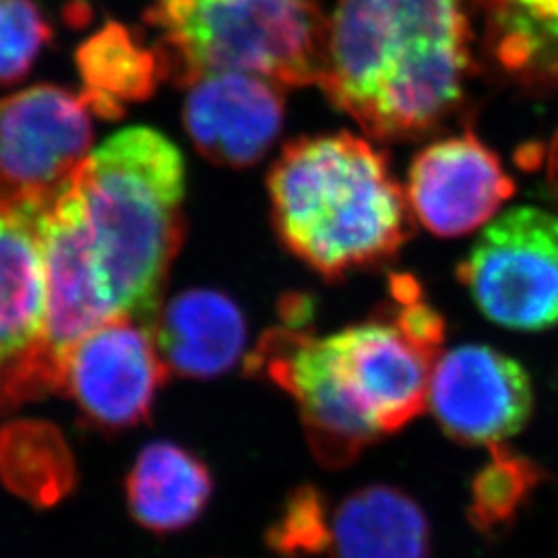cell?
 I'll return each mask as SVG.
<instances>
[{"instance_id":"10","label":"cell","mask_w":558,"mask_h":558,"mask_svg":"<svg viewBox=\"0 0 558 558\" xmlns=\"http://www.w3.org/2000/svg\"><path fill=\"white\" fill-rule=\"evenodd\" d=\"M534 401V385L523 364L480 343L440 354L428 393V405L445 435L488 449L505 445L527 426Z\"/></svg>"},{"instance_id":"2","label":"cell","mask_w":558,"mask_h":558,"mask_svg":"<svg viewBox=\"0 0 558 558\" xmlns=\"http://www.w3.org/2000/svg\"><path fill=\"white\" fill-rule=\"evenodd\" d=\"M184 193L179 147L156 129L131 126L101 143L52 195L119 317H156L184 240Z\"/></svg>"},{"instance_id":"14","label":"cell","mask_w":558,"mask_h":558,"mask_svg":"<svg viewBox=\"0 0 558 558\" xmlns=\"http://www.w3.org/2000/svg\"><path fill=\"white\" fill-rule=\"evenodd\" d=\"M149 331L168 371L184 379H216L228 373L246 343V320L239 304L199 288L161 304Z\"/></svg>"},{"instance_id":"23","label":"cell","mask_w":558,"mask_h":558,"mask_svg":"<svg viewBox=\"0 0 558 558\" xmlns=\"http://www.w3.org/2000/svg\"><path fill=\"white\" fill-rule=\"evenodd\" d=\"M546 172H548V184H550V191L555 193V197L558 199V131L557 135H555V140L550 143V149H548Z\"/></svg>"},{"instance_id":"21","label":"cell","mask_w":558,"mask_h":558,"mask_svg":"<svg viewBox=\"0 0 558 558\" xmlns=\"http://www.w3.org/2000/svg\"><path fill=\"white\" fill-rule=\"evenodd\" d=\"M52 40V27L36 0H0V85L25 80Z\"/></svg>"},{"instance_id":"5","label":"cell","mask_w":558,"mask_h":558,"mask_svg":"<svg viewBox=\"0 0 558 558\" xmlns=\"http://www.w3.org/2000/svg\"><path fill=\"white\" fill-rule=\"evenodd\" d=\"M50 197L0 182V414L59 393L44 242Z\"/></svg>"},{"instance_id":"7","label":"cell","mask_w":558,"mask_h":558,"mask_svg":"<svg viewBox=\"0 0 558 558\" xmlns=\"http://www.w3.org/2000/svg\"><path fill=\"white\" fill-rule=\"evenodd\" d=\"M323 350L341 398L379 439L428 405L440 354L412 338L387 306L373 319L323 338Z\"/></svg>"},{"instance_id":"19","label":"cell","mask_w":558,"mask_h":558,"mask_svg":"<svg viewBox=\"0 0 558 558\" xmlns=\"http://www.w3.org/2000/svg\"><path fill=\"white\" fill-rule=\"evenodd\" d=\"M0 478L23 499L52 505L73 490L75 461L57 428L13 422L0 433Z\"/></svg>"},{"instance_id":"17","label":"cell","mask_w":558,"mask_h":558,"mask_svg":"<svg viewBox=\"0 0 558 558\" xmlns=\"http://www.w3.org/2000/svg\"><path fill=\"white\" fill-rule=\"evenodd\" d=\"M83 96L100 119H120L133 101L154 96L168 75L160 48H145L120 23H106L81 44L75 54Z\"/></svg>"},{"instance_id":"22","label":"cell","mask_w":558,"mask_h":558,"mask_svg":"<svg viewBox=\"0 0 558 558\" xmlns=\"http://www.w3.org/2000/svg\"><path fill=\"white\" fill-rule=\"evenodd\" d=\"M331 507L315 486H300L269 530V544L286 557L325 553Z\"/></svg>"},{"instance_id":"1","label":"cell","mask_w":558,"mask_h":558,"mask_svg":"<svg viewBox=\"0 0 558 558\" xmlns=\"http://www.w3.org/2000/svg\"><path fill=\"white\" fill-rule=\"evenodd\" d=\"M480 0H338L320 87L380 141L416 140L458 108L474 73Z\"/></svg>"},{"instance_id":"12","label":"cell","mask_w":558,"mask_h":558,"mask_svg":"<svg viewBox=\"0 0 558 558\" xmlns=\"http://www.w3.org/2000/svg\"><path fill=\"white\" fill-rule=\"evenodd\" d=\"M513 193L515 182L497 154L472 133L430 143L408 174L412 214L442 239L476 232L495 220Z\"/></svg>"},{"instance_id":"16","label":"cell","mask_w":558,"mask_h":558,"mask_svg":"<svg viewBox=\"0 0 558 558\" xmlns=\"http://www.w3.org/2000/svg\"><path fill=\"white\" fill-rule=\"evenodd\" d=\"M126 505L141 527L172 534L201 518L214 495V478L203 459L170 440H154L126 476Z\"/></svg>"},{"instance_id":"18","label":"cell","mask_w":558,"mask_h":558,"mask_svg":"<svg viewBox=\"0 0 558 558\" xmlns=\"http://www.w3.org/2000/svg\"><path fill=\"white\" fill-rule=\"evenodd\" d=\"M486 46L523 87L557 92L558 0H486Z\"/></svg>"},{"instance_id":"6","label":"cell","mask_w":558,"mask_h":558,"mask_svg":"<svg viewBox=\"0 0 558 558\" xmlns=\"http://www.w3.org/2000/svg\"><path fill=\"white\" fill-rule=\"evenodd\" d=\"M458 278L480 313L511 331L558 325V214L513 207L488 221Z\"/></svg>"},{"instance_id":"3","label":"cell","mask_w":558,"mask_h":558,"mask_svg":"<svg viewBox=\"0 0 558 558\" xmlns=\"http://www.w3.org/2000/svg\"><path fill=\"white\" fill-rule=\"evenodd\" d=\"M267 189L279 240L323 278L379 267L414 232L408 193L385 154L350 133L286 145Z\"/></svg>"},{"instance_id":"13","label":"cell","mask_w":558,"mask_h":558,"mask_svg":"<svg viewBox=\"0 0 558 558\" xmlns=\"http://www.w3.org/2000/svg\"><path fill=\"white\" fill-rule=\"evenodd\" d=\"M184 126L207 160L248 168L263 160L283 124L281 85L251 73L216 71L182 83Z\"/></svg>"},{"instance_id":"4","label":"cell","mask_w":558,"mask_h":558,"mask_svg":"<svg viewBox=\"0 0 558 558\" xmlns=\"http://www.w3.org/2000/svg\"><path fill=\"white\" fill-rule=\"evenodd\" d=\"M147 21L180 83L239 71L281 87L320 83L327 25L317 0H156Z\"/></svg>"},{"instance_id":"9","label":"cell","mask_w":558,"mask_h":558,"mask_svg":"<svg viewBox=\"0 0 558 558\" xmlns=\"http://www.w3.org/2000/svg\"><path fill=\"white\" fill-rule=\"evenodd\" d=\"M94 110L83 94L40 83L0 100V182L54 195L92 154Z\"/></svg>"},{"instance_id":"11","label":"cell","mask_w":558,"mask_h":558,"mask_svg":"<svg viewBox=\"0 0 558 558\" xmlns=\"http://www.w3.org/2000/svg\"><path fill=\"white\" fill-rule=\"evenodd\" d=\"M246 375L271 380L299 405L306 440L325 468H345L379 437L341 398L323 338L304 327L267 331L246 360Z\"/></svg>"},{"instance_id":"8","label":"cell","mask_w":558,"mask_h":558,"mask_svg":"<svg viewBox=\"0 0 558 558\" xmlns=\"http://www.w3.org/2000/svg\"><path fill=\"white\" fill-rule=\"evenodd\" d=\"M168 375L149 327L117 317L69 350L59 391L75 401L94 428L122 433L149 418Z\"/></svg>"},{"instance_id":"20","label":"cell","mask_w":558,"mask_h":558,"mask_svg":"<svg viewBox=\"0 0 558 558\" xmlns=\"http://www.w3.org/2000/svg\"><path fill=\"white\" fill-rule=\"evenodd\" d=\"M538 482L536 463L513 453L505 445L490 447V461H486L472 480L468 509L472 525L484 534H495L507 527Z\"/></svg>"},{"instance_id":"15","label":"cell","mask_w":558,"mask_h":558,"mask_svg":"<svg viewBox=\"0 0 558 558\" xmlns=\"http://www.w3.org/2000/svg\"><path fill=\"white\" fill-rule=\"evenodd\" d=\"M325 553L329 558H428L430 525L410 495L371 484L331 509Z\"/></svg>"}]
</instances>
